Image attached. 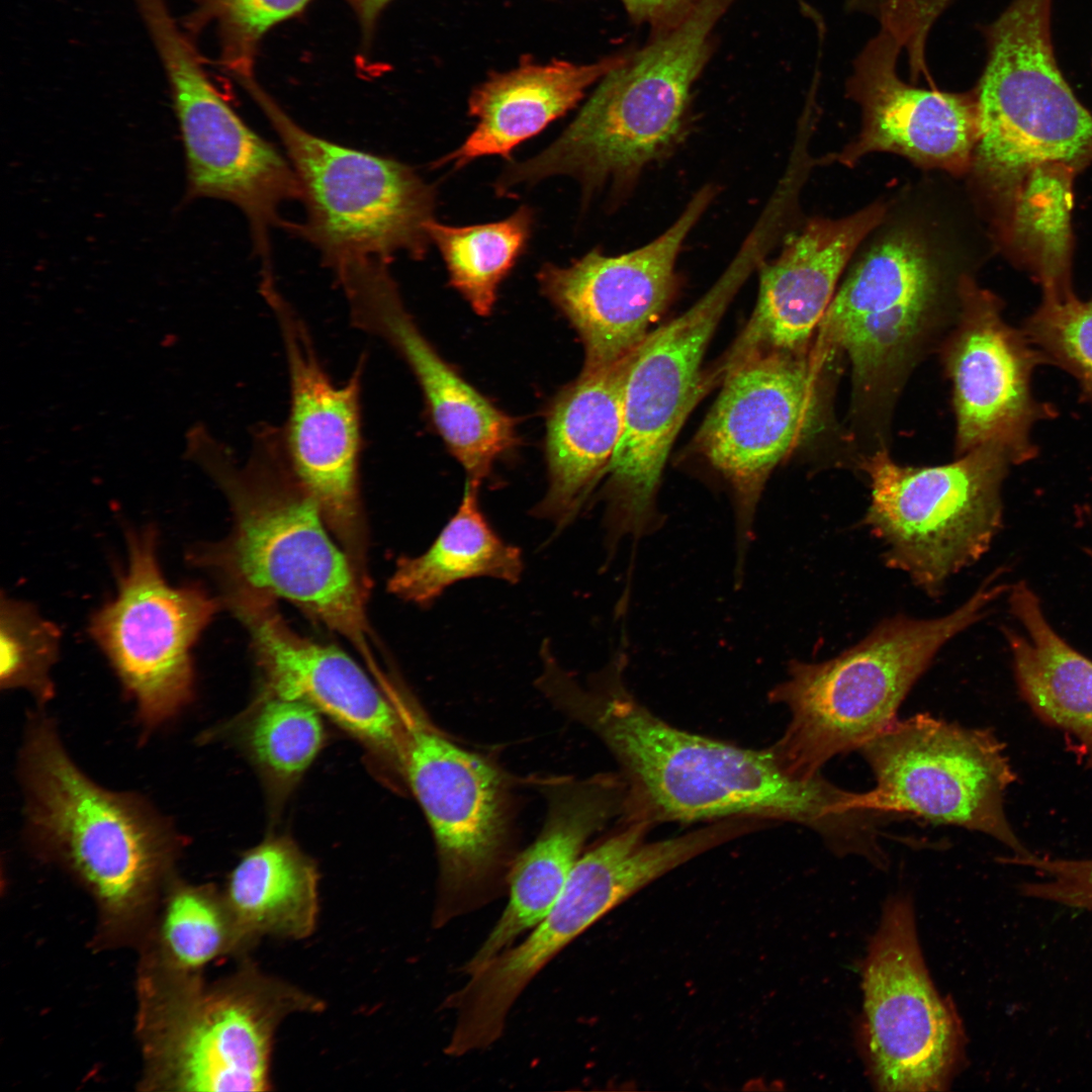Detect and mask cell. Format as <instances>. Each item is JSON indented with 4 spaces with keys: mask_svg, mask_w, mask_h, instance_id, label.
<instances>
[{
    "mask_svg": "<svg viewBox=\"0 0 1092 1092\" xmlns=\"http://www.w3.org/2000/svg\"><path fill=\"white\" fill-rule=\"evenodd\" d=\"M653 827L619 821L583 851L561 893L525 940L469 975L445 1001L456 1022L445 1053L484 1050L503 1034L512 1006L537 974L604 915L666 873L696 857L695 838L685 833L648 840Z\"/></svg>",
    "mask_w": 1092,
    "mask_h": 1092,
    "instance_id": "obj_11",
    "label": "cell"
},
{
    "mask_svg": "<svg viewBox=\"0 0 1092 1092\" xmlns=\"http://www.w3.org/2000/svg\"><path fill=\"white\" fill-rule=\"evenodd\" d=\"M1013 464L996 446L929 467L899 465L885 451L867 458L871 503L863 523L882 543L886 565L938 598L953 574L988 551L1001 529V485Z\"/></svg>",
    "mask_w": 1092,
    "mask_h": 1092,
    "instance_id": "obj_12",
    "label": "cell"
},
{
    "mask_svg": "<svg viewBox=\"0 0 1092 1092\" xmlns=\"http://www.w3.org/2000/svg\"><path fill=\"white\" fill-rule=\"evenodd\" d=\"M534 224V210L523 205L489 223L452 226L432 219L427 231L449 274V283L479 315H488L499 284L523 255Z\"/></svg>",
    "mask_w": 1092,
    "mask_h": 1092,
    "instance_id": "obj_33",
    "label": "cell"
},
{
    "mask_svg": "<svg viewBox=\"0 0 1092 1092\" xmlns=\"http://www.w3.org/2000/svg\"><path fill=\"white\" fill-rule=\"evenodd\" d=\"M324 739L317 710L304 702L267 693L244 729L252 759L278 785L297 781L318 754Z\"/></svg>",
    "mask_w": 1092,
    "mask_h": 1092,
    "instance_id": "obj_35",
    "label": "cell"
},
{
    "mask_svg": "<svg viewBox=\"0 0 1092 1092\" xmlns=\"http://www.w3.org/2000/svg\"><path fill=\"white\" fill-rule=\"evenodd\" d=\"M961 296V325L947 354L958 447L965 454L996 446L1015 464L1029 461L1037 454L1032 429L1057 415L1032 392L1033 372L1046 362L1022 330L1004 321L992 293L965 278Z\"/></svg>",
    "mask_w": 1092,
    "mask_h": 1092,
    "instance_id": "obj_22",
    "label": "cell"
},
{
    "mask_svg": "<svg viewBox=\"0 0 1092 1092\" xmlns=\"http://www.w3.org/2000/svg\"><path fill=\"white\" fill-rule=\"evenodd\" d=\"M160 964L180 972H198L214 959L253 946L239 925L224 894L210 886L175 884L160 929Z\"/></svg>",
    "mask_w": 1092,
    "mask_h": 1092,
    "instance_id": "obj_34",
    "label": "cell"
},
{
    "mask_svg": "<svg viewBox=\"0 0 1092 1092\" xmlns=\"http://www.w3.org/2000/svg\"><path fill=\"white\" fill-rule=\"evenodd\" d=\"M61 630L29 602L1 595L2 689H23L38 701L54 695L51 670L60 652Z\"/></svg>",
    "mask_w": 1092,
    "mask_h": 1092,
    "instance_id": "obj_36",
    "label": "cell"
},
{
    "mask_svg": "<svg viewBox=\"0 0 1092 1092\" xmlns=\"http://www.w3.org/2000/svg\"><path fill=\"white\" fill-rule=\"evenodd\" d=\"M351 323L385 341L407 363L433 423L453 456L480 485L494 461L517 442L515 423L437 353L406 309L389 262L351 259L334 270Z\"/></svg>",
    "mask_w": 1092,
    "mask_h": 1092,
    "instance_id": "obj_21",
    "label": "cell"
},
{
    "mask_svg": "<svg viewBox=\"0 0 1092 1092\" xmlns=\"http://www.w3.org/2000/svg\"><path fill=\"white\" fill-rule=\"evenodd\" d=\"M1087 884H1088V895H1089L1090 902L1092 904V862L1090 864L1089 872H1088Z\"/></svg>",
    "mask_w": 1092,
    "mask_h": 1092,
    "instance_id": "obj_42",
    "label": "cell"
},
{
    "mask_svg": "<svg viewBox=\"0 0 1092 1092\" xmlns=\"http://www.w3.org/2000/svg\"><path fill=\"white\" fill-rule=\"evenodd\" d=\"M187 452L224 493L234 518L225 540L189 551L190 564L213 574L221 587L291 602L345 638L380 674L364 580L295 474L281 428H255L243 463L203 428L189 435Z\"/></svg>",
    "mask_w": 1092,
    "mask_h": 1092,
    "instance_id": "obj_2",
    "label": "cell"
},
{
    "mask_svg": "<svg viewBox=\"0 0 1092 1092\" xmlns=\"http://www.w3.org/2000/svg\"><path fill=\"white\" fill-rule=\"evenodd\" d=\"M630 19L648 25L652 34L682 20L702 0H619Z\"/></svg>",
    "mask_w": 1092,
    "mask_h": 1092,
    "instance_id": "obj_40",
    "label": "cell"
},
{
    "mask_svg": "<svg viewBox=\"0 0 1092 1092\" xmlns=\"http://www.w3.org/2000/svg\"><path fill=\"white\" fill-rule=\"evenodd\" d=\"M260 293L277 322L289 376V411L281 428L291 466L356 566L363 560L359 493L361 387L365 357L336 384L324 369L301 317L263 277ZM362 566V564H361Z\"/></svg>",
    "mask_w": 1092,
    "mask_h": 1092,
    "instance_id": "obj_18",
    "label": "cell"
},
{
    "mask_svg": "<svg viewBox=\"0 0 1092 1092\" xmlns=\"http://www.w3.org/2000/svg\"><path fill=\"white\" fill-rule=\"evenodd\" d=\"M21 770L37 846L89 890L110 932L140 926L177 855L178 836L138 797L85 776L48 719L31 722Z\"/></svg>",
    "mask_w": 1092,
    "mask_h": 1092,
    "instance_id": "obj_4",
    "label": "cell"
},
{
    "mask_svg": "<svg viewBox=\"0 0 1092 1092\" xmlns=\"http://www.w3.org/2000/svg\"><path fill=\"white\" fill-rule=\"evenodd\" d=\"M628 54L589 64L553 60L539 64L525 58L516 68L491 74L472 90L468 113L477 122L467 139L435 166L454 170L485 156L510 160L513 150L563 116L583 98L586 90Z\"/></svg>",
    "mask_w": 1092,
    "mask_h": 1092,
    "instance_id": "obj_28",
    "label": "cell"
},
{
    "mask_svg": "<svg viewBox=\"0 0 1092 1092\" xmlns=\"http://www.w3.org/2000/svg\"><path fill=\"white\" fill-rule=\"evenodd\" d=\"M243 86L278 135L301 187L305 217L284 228L333 269L349 259H423L431 243L434 187L408 165L318 136L293 120L255 81Z\"/></svg>",
    "mask_w": 1092,
    "mask_h": 1092,
    "instance_id": "obj_9",
    "label": "cell"
},
{
    "mask_svg": "<svg viewBox=\"0 0 1092 1092\" xmlns=\"http://www.w3.org/2000/svg\"><path fill=\"white\" fill-rule=\"evenodd\" d=\"M1046 364L1057 365L1077 381L1084 402L1092 406V300L1075 295L1043 299L1022 330Z\"/></svg>",
    "mask_w": 1092,
    "mask_h": 1092,
    "instance_id": "obj_38",
    "label": "cell"
},
{
    "mask_svg": "<svg viewBox=\"0 0 1092 1092\" xmlns=\"http://www.w3.org/2000/svg\"><path fill=\"white\" fill-rule=\"evenodd\" d=\"M736 0H702L682 20L604 76L575 118L542 152L510 162L494 188L511 196L568 175L593 191L630 184L670 154L687 129L692 88L713 52L717 23Z\"/></svg>",
    "mask_w": 1092,
    "mask_h": 1092,
    "instance_id": "obj_3",
    "label": "cell"
},
{
    "mask_svg": "<svg viewBox=\"0 0 1092 1092\" xmlns=\"http://www.w3.org/2000/svg\"><path fill=\"white\" fill-rule=\"evenodd\" d=\"M627 664L618 651L585 681L558 666L542 684L543 696L613 755L626 791L619 820L652 827L729 818L791 822L816 832L838 855L867 842L874 816L864 792L841 789L821 774L798 779L770 747L744 748L668 724L628 688Z\"/></svg>",
    "mask_w": 1092,
    "mask_h": 1092,
    "instance_id": "obj_1",
    "label": "cell"
},
{
    "mask_svg": "<svg viewBox=\"0 0 1092 1092\" xmlns=\"http://www.w3.org/2000/svg\"><path fill=\"white\" fill-rule=\"evenodd\" d=\"M142 983L146 1084L171 1091H266L275 1032L289 1015L317 1012V997L244 962L205 984L155 965Z\"/></svg>",
    "mask_w": 1092,
    "mask_h": 1092,
    "instance_id": "obj_6",
    "label": "cell"
},
{
    "mask_svg": "<svg viewBox=\"0 0 1092 1092\" xmlns=\"http://www.w3.org/2000/svg\"><path fill=\"white\" fill-rule=\"evenodd\" d=\"M310 0H194L185 20L190 32L214 25L223 67L241 82L253 77L259 41L275 24L300 12Z\"/></svg>",
    "mask_w": 1092,
    "mask_h": 1092,
    "instance_id": "obj_37",
    "label": "cell"
},
{
    "mask_svg": "<svg viewBox=\"0 0 1092 1092\" xmlns=\"http://www.w3.org/2000/svg\"><path fill=\"white\" fill-rule=\"evenodd\" d=\"M1062 165L1041 166L1022 181L1002 238L1041 285L1043 299L1074 296L1071 285L1072 180Z\"/></svg>",
    "mask_w": 1092,
    "mask_h": 1092,
    "instance_id": "obj_32",
    "label": "cell"
},
{
    "mask_svg": "<svg viewBox=\"0 0 1092 1092\" xmlns=\"http://www.w3.org/2000/svg\"><path fill=\"white\" fill-rule=\"evenodd\" d=\"M953 0H845L849 12L875 18L907 57L910 77L929 79L926 44L932 27Z\"/></svg>",
    "mask_w": 1092,
    "mask_h": 1092,
    "instance_id": "obj_39",
    "label": "cell"
},
{
    "mask_svg": "<svg viewBox=\"0 0 1092 1092\" xmlns=\"http://www.w3.org/2000/svg\"><path fill=\"white\" fill-rule=\"evenodd\" d=\"M764 255L747 240L712 287L688 310L650 332L634 350L624 387L622 433L608 467L604 542L656 533L665 518L657 494L671 446L704 388L702 362L723 314Z\"/></svg>",
    "mask_w": 1092,
    "mask_h": 1092,
    "instance_id": "obj_8",
    "label": "cell"
},
{
    "mask_svg": "<svg viewBox=\"0 0 1092 1092\" xmlns=\"http://www.w3.org/2000/svg\"><path fill=\"white\" fill-rule=\"evenodd\" d=\"M633 352L610 366L581 372L554 400L546 435L549 483L535 509L537 517L563 527L607 473L622 433Z\"/></svg>",
    "mask_w": 1092,
    "mask_h": 1092,
    "instance_id": "obj_27",
    "label": "cell"
},
{
    "mask_svg": "<svg viewBox=\"0 0 1092 1092\" xmlns=\"http://www.w3.org/2000/svg\"><path fill=\"white\" fill-rule=\"evenodd\" d=\"M1008 603L1026 633L1003 628L1020 695L1042 721L1077 738L1092 767V660L1054 630L1026 582L1011 585Z\"/></svg>",
    "mask_w": 1092,
    "mask_h": 1092,
    "instance_id": "obj_29",
    "label": "cell"
},
{
    "mask_svg": "<svg viewBox=\"0 0 1092 1092\" xmlns=\"http://www.w3.org/2000/svg\"><path fill=\"white\" fill-rule=\"evenodd\" d=\"M716 195L702 187L676 220L645 246L619 256L592 250L566 267L544 264L542 293L565 315L584 347L582 372L631 354L669 304L681 246Z\"/></svg>",
    "mask_w": 1092,
    "mask_h": 1092,
    "instance_id": "obj_19",
    "label": "cell"
},
{
    "mask_svg": "<svg viewBox=\"0 0 1092 1092\" xmlns=\"http://www.w3.org/2000/svg\"><path fill=\"white\" fill-rule=\"evenodd\" d=\"M900 44L880 30L858 53L846 83L861 110V129L841 152L824 161L852 166L866 155H901L925 169L953 175L971 170L979 138L975 90L921 88L898 73Z\"/></svg>",
    "mask_w": 1092,
    "mask_h": 1092,
    "instance_id": "obj_23",
    "label": "cell"
},
{
    "mask_svg": "<svg viewBox=\"0 0 1092 1092\" xmlns=\"http://www.w3.org/2000/svg\"><path fill=\"white\" fill-rule=\"evenodd\" d=\"M479 485L466 481L456 513L430 547L415 557H401L388 580L399 599L429 606L456 582L490 577L517 583L523 573L521 550L492 529L478 502Z\"/></svg>",
    "mask_w": 1092,
    "mask_h": 1092,
    "instance_id": "obj_31",
    "label": "cell"
},
{
    "mask_svg": "<svg viewBox=\"0 0 1092 1092\" xmlns=\"http://www.w3.org/2000/svg\"><path fill=\"white\" fill-rule=\"evenodd\" d=\"M862 989L866 1056L878 1089L944 1090L962 1057L963 1030L928 975L906 897L891 898L884 908Z\"/></svg>",
    "mask_w": 1092,
    "mask_h": 1092,
    "instance_id": "obj_16",
    "label": "cell"
},
{
    "mask_svg": "<svg viewBox=\"0 0 1092 1092\" xmlns=\"http://www.w3.org/2000/svg\"><path fill=\"white\" fill-rule=\"evenodd\" d=\"M820 363L810 354L772 353L724 377L697 442L732 492L734 582L744 578L761 491L772 470L809 429Z\"/></svg>",
    "mask_w": 1092,
    "mask_h": 1092,
    "instance_id": "obj_17",
    "label": "cell"
},
{
    "mask_svg": "<svg viewBox=\"0 0 1092 1092\" xmlns=\"http://www.w3.org/2000/svg\"><path fill=\"white\" fill-rule=\"evenodd\" d=\"M858 751L884 810L987 834L1012 856L1030 853L1006 818L1004 795L1016 775L991 730L916 714L897 718Z\"/></svg>",
    "mask_w": 1092,
    "mask_h": 1092,
    "instance_id": "obj_14",
    "label": "cell"
},
{
    "mask_svg": "<svg viewBox=\"0 0 1092 1092\" xmlns=\"http://www.w3.org/2000/svg\"><path fill=\"white\" fill-rule=\"evenodd\" d=\"M393 699L405 727L404 786L436 844L433 922L440 927L507 889L518 853L512 786L494 761L447 735L408 695L398 690Z\"/></svg>",
    "mask_w": 1092,
    "mask_h": 1092,
    "instance_id": "obj_10",
    "label": "cell"
},
{
    "mask_svg": "<svg viewBox=\"0 0 1092 1092\" xmlns=\"http://www.w3.org/2000/svg\"><path fill=\"white\" fill-rule=\"evenodd\" d=\"M935 292L934 269L922 244L906 233L887 237L833 295L812 353L823 362L841 349L858 382H874L917 335Z\"/></svg>",
    "mask_w": 1092,
    "mask_h": 1092,
    "instance_id": "obj_24",
    "label": "cell"
},
{
    "mask_svg": "<svg viewBox=\"0 0 1092 1092\" xmlns=\"http://www.w3.org/2000/svg\"><path fill=\"white\" fill-rule=\"evenodd\" d=\"M222 594L224 605L250 635L265 693L312 706L402 781L405 727L392 697L345 652L293 630L273 598L241 586L224 587Z\"/></svg>",
    "mask_w": 1092,
    "mask_h": 1092,
    "instance_id": "obj_20",
    "label": "cell"
},
{
    "mask_svg": "<svg viewBox=\"0 0 1092 1092\" xmlns=\"http://www.w3.org/2000/svg\"><path fill=\"white\" fill-rule=\"evenodd\" d=\"M115 596L90 617L88 632L148 729L174 717L193 695L192 649L219 604L196 584H170L154 526L129 529Z\"/></svg>",
    "mask_w": 1092,
    "mask_h": 1092,
    "instance_id": "obj_15",
    "label": "cell"
},
{
    "mask_svg": "<svg viewBox=\"0 0 1092 1092\" xmlns=\"http://www.w3.org/2000/svg\"><path fill=\"white\" fill-rule=\"evenodd\" d=\"M1052 2L1013 0L982 29L987 54L974 88L979 138L971 170L1001 226L1031 171L1062 165L1077 172L1092 163V114L1056 62Z\"/></svg>",
    "mask_w": 1092,
    "mask_h": 1092,
    "instance_id": "obj_7",
    "label": "cell"
},
{
    "mask_svg": "<svg viewBox=\"0 0 1092 1092\" xmlns=\"http://www.w3.org/2000/svg\"><path fill=\"white\" fill-rule=\"evenodd\" d=\"M886 211L877 202L842 218L812 219L789 236L778 258L761 266L755 307L716 375L758 356L803 353L849 258Z\"/></svg>",
    "mask_w": 1092,
    "mask_h": 1092,
    "instance_id": "obj_25",
    "label": "cell"
},
{
    "mask_svg": "<svg viewBox=\"0 0 1092 1092\" xmlns=\"http://www.w3.org/2000/svg\"><path fill=\"white\" fill-rule=\"evenodd\" d=\"M318 874L314 862L285 837L247 851L224 893L239 925L255 943L265 935L300 940L315 930Z\"/></svg>",
    "mask_w": 1092,
    "mask_h": 1092,
    "instance_id": "obj_30",
    "label": "cell"
},
{
    "mask_svg": "<svg viewBox=\"0 0 1092 1092\" xmlns=\"http://www.w3.org/2000/svg\"><path fill=\"white\" fill-rule=\"evenodd\" d=\"M998 577L992 573L947 615H896L830 659L791 660L786 678L768 692V701L790 713L784 734L769 746L785 770L801 780L813 779L832 757L859 750L896 720L938 651L1007 592Z\"/></svg>",
    "mask_w": 1092,
    "mask_h": 1092,
    "instance_id": "obj_5",
    "label": "cell"
},
{
    "mask_svg": "<svg viewBox=\"0 0 1092 1092\" xmlns=\"http://www.w3.org/2000/svg\"><path fill=\"white\" fill-rule=\"evenodd\" d=\"M547 811L535 840L519 851L510 868L509 901L483 943L465 964L471 974L508 949L547 914L561 893L587 841L620 818L625 785L618 772L583 779L558 777L539 781Z\"/></svg>",
    "mask_w": 1092,
    "mask_h": 1092,
    "instance_id": "obj_26",
    "label": "cell"
},
{
    "mask_svg": "<svg viewBox=\"0 0 1092 1092\" xmlns=\"http://www.w3.org/2000/svg\"><path fill=\"white\" fill-rule=\"evenodd\" d=\"M133 2L170 85L186 156L188 196L236 205L248 220L262 271L272 270L271 230L286 224L280 216L283 203L302 197L289 160L220 96L167 1Z\"/></svg>",
    "mask_w": 1092,
    "mask_h": 1092,
    "instance_id": "obj_13",
    "label": "cell"
},
{
    "mask_svg": "<svg viewBox=\"0 0 1092 1092\" xmlns=\"http://www.w3.org/2000/svg\"><path fill=\"white\" fill-rule=\"evenodd\" d=\"M353 10L362 28L363 34L368 41L376 25L380 13L392 0H345Z\"/></svg>",
    "mask_w": 1092,
    "mask_h": 1092,
    "instance_id": "obj_41",
    "label": "cell"
}]
</instances>
